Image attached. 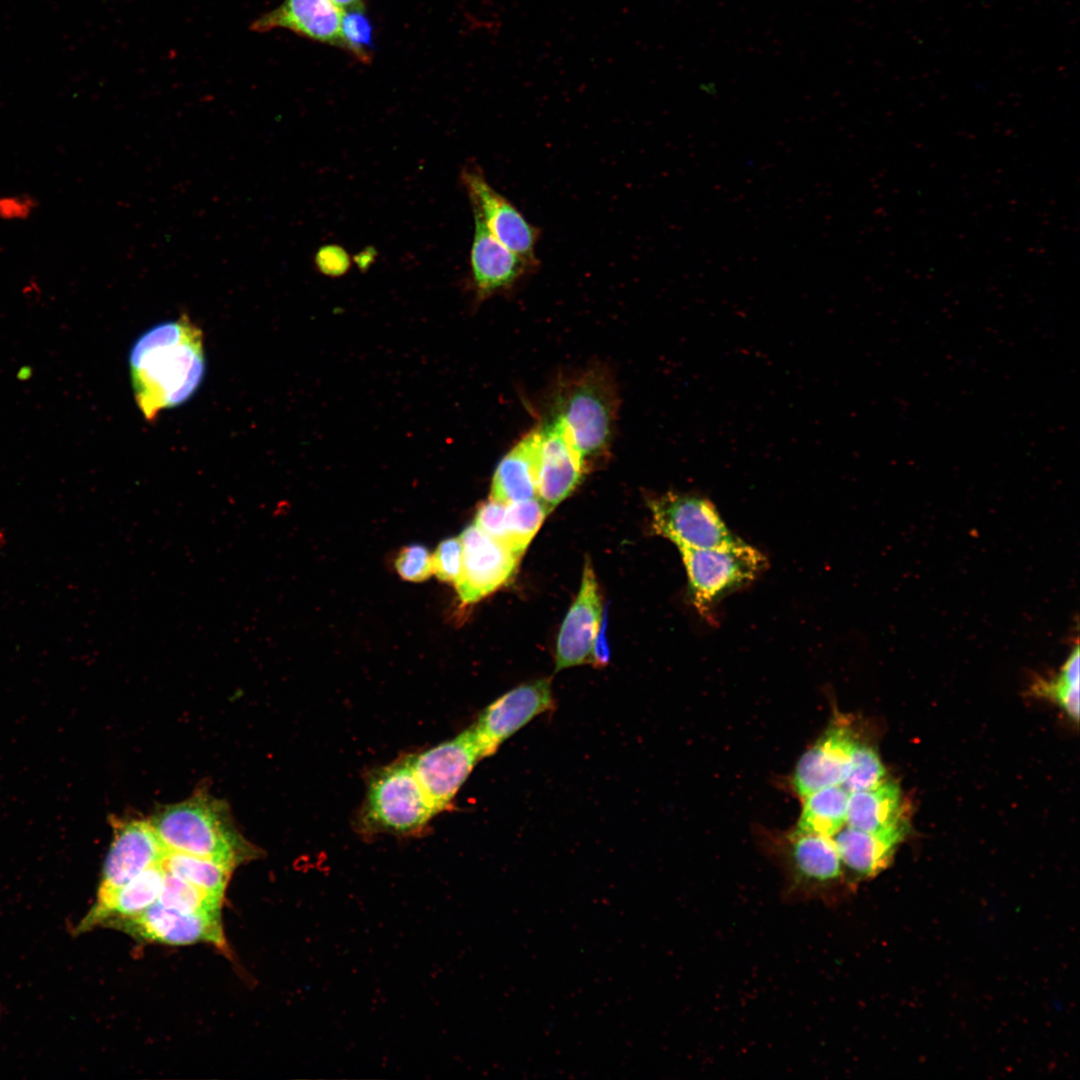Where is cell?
I'll return each mask as SVG.
<instances>
[{
	"label": "cell",
	"instance_id": "cell-20",
	"mask_svg": "<svg viewBox=\"0 0 1080 1080\" xmlns=\"http://www.w3.org/2000/svg\"><path fill=\"white\" fill-rule=\"evenodd\" d=\"M540 427L527 433L499 462L490 498L505 504L537 498Z\"/></svg>",
	"mask_w": 1080,
	"mask_h": 1080
},
{
	"label": "cell",
	"instance_id": "cell-34",
	"mask_svg": "<svg viewBox=\"0 0 1080 1080\" xmlns=\"http://www.w3.org/2000/svg\"><path fill=\"white\" fill-rule=\"evenodd\" d=\"M316 264L321 272L337 276L349 267V259L343 249L336 246L324 247L316 255Z\"/></svg>",
	"mask_w": 1080,
	"mask_h": 1080
},
{
	"label": "cell",
	"instance_id": "cell-27",
	"mask_svg": "<svg viewBox=\"0 0 1080 1080\" xmlns=\"http://www.w3.org/2000/svg\"><path fill=\"white\" fill-rule=\"evenodd\" d=\"M547 514L537 498L506 504L507 546L521 557Z\"/></svg>",
	"mask_w": 1080,
	"mask_h": 1080
},
{
	"label": "cell",
	"instance_id": "cell-11",
	"mask_svg": "<svg viewBox=\"0 0 1080 1080\" xmlns=\"http://www.w3.org/2000/svg\"><path fill=\"white\" fill-rule=\"evenodd\" d=\"M220 915L184 913L157 901L143 912L112 921L106 927L146 942L168 945L210 943L226 951Z\"/></svg>",
	"mask_w": 1080,
	"mask_h": 1080
},
{
	"label": "cell",
	"instance_id": "cell-15",
	"mask_svg": "<svg viewBox=\"0 0 1080 1080\" xmlns=\"http://www.w3.org/2000/svg\"><path fill=\"white\" fill-rule=\"evenodd\" d=\"M601 600L594 570L589 560L583 571L581 587L570 607L556 644L555 671L591 661L601 626Z\"/></svg>",
	"mask_w": 1080,
	"mask_h": 1080
},
{
	"label": "cell",
	"instance_id": "cell-6",
	"mask_svg": "<svg viewBox=\"0 0 1080 1080\" xmlns=\"http://www.w3.org/2000/svg\"><path fill=\"white\" fill-rule=\"evenodd\" d=\"M688 578L691 603L703 617L729 594L751 584L767 567V558L741 539L714 547L679 549Z\"/></svg>",
	"mask_w": 1080,
	"mask_h": 1080
},
{
	"label": "cell",
	"instance_id": "cell-24",
	"mask_svg": "<svg viewBox=\"0 0 1080 1080\" xmlns=\"http://www.w3.org/2000/svg\"><path fill=\"white\" fill-rule=\"evenodd\" d=\"M162 868L190 884L224 899L234 867L185 853L166 851Z\"/></svg>",
	"mask_w": 1080,
	"mask_h": 1080
},
{
	"label": "cell",
	"instance_id": "cell-13",
	"mask_svg": "<svg viewBox=\"0 0 1080 1080\" xmlns=\"http://www.w3.org/2000/svg\"><path fill=\"white\" fill-rule=\"evenodd\" d=\"M459 538L462 544V568L455 584L459 599L464 604H471L504 585L513 575L521 557L476 525L467 527Z\"/></svg>",
	"mask_w": 1080,
	"mask_h": 1080
},
{
	"label": "cell",
	"instance_id": "cell-2",
	"mask_svg": "<svg viewBox=\"0 0 1080 1080\" xmlns=\"http://www.w3.org/2000/svg\"><path fill=\"white\" fill-rule=\"evenodd\" d=\"M166 851L235 866L255 858V848L239 832L226 802L198 791L157 809L149 819Z\"/></svg>",
	"mask_w": 1080,
	"mask_h": 1080
},
{
	"label": "cell",
	"instance_id": "cell-21",
	"mask_svg": "<svg viewBox=\"0 0 1080 1080\" xmlns=\"http://www.w3.org/2000/svg\"><path fill=\"white\" fill-rule=\"evenodd\" d=\"M165 870L161 864L151 866L104 900L95 901L76 927V933L89 931L96 926L106 927L110 922L135 916L157 902Z\"/></svg>",
	"mask_w": 1080,
	"mask_h": 1080
},
{
	"label": "cell",
	"instance_id": "cell-9",
	"mask_svg": "<svg viewBox=\"0 0 1080 1080\" xmlns=\"http://www.w3.org/2000/svg\"><path fill=\"white\" fill-rule=\"evenodd\" d=\"M460 178L473 212L480 216L493 237L517 255L539 263L535 248L540 230L489 184L478 165L464 166Z\"/></svg>",
	"mask_w": 1080,
	"mask_h": 1080
},
{
	"label": "cell",
	"instance_id": "cell-16",
	"mask_svg": "<svg viewBox=\"0 0 1080 1080\" xmlns=\"http://www.w3.org/2000/svg\"><path fill=\"white\" fill-rule=\"evenodd\" d=\"M474 215V236L470 253L473 287L479 300L513 288L533 272L534 263L498 242L480 216Z\"/></svg>",
	"mask_w": 1080,
	"mask_h": 1080
},
{
	"label": "cell",
	"instance_id": "cell-7",
	"mask_svg": "<svg viewBox=\"0 0 1080 1080\" xmlns=\"http://www.w3.org/2000/svg\"><path fill=\"white\" fill-rule=\"evenodd\" d=\"M649 508L655 532L679 549L708 548L739 540L706 497L668 492L651 499Z\"/></svg>",
	"mask_w": 1080,
	"mask_h": 1080
},
{
	"label": "cell",
	"instance_id": "cell-8",
	"mask_svg": "<svg viewBox=\"0 0 1080 1080\" xmlns=\"http://www.w3.org/2000/svg\"><path fill=\"white\" fill-rule=\"evenodd\" d=\"M480 759L483 756L471 727L409 756L414 775L437 814L450 806Z\"/></svg>",
	"mask_w": 1080,
	"mask_h": 1080
},
{
	"label": "cell",
	"instance_id": "cell-32",
	"mask_svg": "<svg viewBox=\"0 0 1080 1080\" xmlns=\"http://www.w3.org/2000/svg\"><path fill=\"white\" fill-rule=\"evenodd\" d=\"M505 512V503L490 498L481 504L477 510L474 525L491 538L507 546Z\"/></svg>",
	"mask_w": 1080,
	"mask_h": 1080
},
{
	"label": "cell",
	"instance_id": "cell-18",
	"mask_svg": "<svg viewBox=\"0 0 1080 1080\" xmlns=\"http://www.w3.org/2000/svg\"><path fill=\"white\" fill-rule=\"evenodd\" d=\"M906 832L907 828H900L871 833L845 825L831 837L849 891L887 868Z\"/></svg>",
	"mask_w": 1080,
	"mask_h": 1080
},
{
	"label": "cell",
	"instance_id": "cell-12",
	"mask_svg": "<svg viewBox=\"0 0 1080 1080\" xmlns=\"http://www.w3.org/2000/svg\"><path fill=\"white\" fill-rule=\"evenodd\" d=\"M113 839L106 855L96 901L104 900L166 852L149 820L112 818Z\"/></svg>",
	"mask_w": 1080,
	"mask_h": 1080
},
{
	"label": "cell",
	"instance_id": "cell-23",
	"mask_svg": "<svg viewBox=\"0 0 1080 1080\" xmlns=\"http://www.w3.org/2000/svg\"><path fill=\"white\" fill-rule=\"evenodd\" d=\"M849 795L842 785H834L804 796L794 830L832 837L846 825Z\"/></svg>",
	"mask_w": 1080,
	"mask_h": 1080
},
{
	"label": "cell",
	"instance_id": "cell-14",
	"mask_svg": "<svg viewBox=\"0 0 1080 1080\" xmlns=\"http://www.w3.org/2000/svg\"><path fill=\"white\" fill-rule=\"evenodd\" d=\"M856 736L843 720H833L801 755L791 777V786L800 798L834 785H842L851 766Z\"/></svg>",
	"mask_w": 1080,
	"mask_h": 1080
},
{
	"label": "cell",
	"instance_id": "cell-30",
	"mask_svg": "<svg viewBox=\"0 0 1080 1080\" xmlns=\"http://www.w3.org/2000/svg\"><path fill=\"white\" fill-rule=\"evenodd\" d=\"M398 574L405 580L421 582L433 574L432 555L422 545L404 547L395 561Z\"/></svg>",
	"mask_w": 1080,
	"mask_h": 1080
},
{
	"label": "cell",
	"instance_id": "cell-28",
	"mask_svg": "<svg viewBox=\"0 0 1080 1080\" xmlns=\"http://www.w3.org/2000/svg\"><path fill=\"white\" fill-rule=\"evenodd\" d=\"M885 775V767L878 753L871 746L856 739L850 771L842 786L849 793L870 789L884 781Z\"/></svg>",
	"mask_w": 1080,
	"mask_h": 1080
},
{
	"label": "cell",
	"instance_id": "cell-33",
	"mask_svg": "<svg viewBox=\"0 0 1080 1080\" xmlns=\"http://www.w3.org/2000/svg\"><path fill=\"white\" fill-rule=\"evenodd\" d=\"M39 202L29 193L0 195V221L14 223L30 219L37 211Z\"/></svg>",
	"mask_w": 1080,
	"mask_h": 1080
},
{
	"label": "cell",
	"instance_id": "cell-5",
	"mask_svg": "<svg viewBox=\"0 0 1080 1080\" xmlns=\"http://www.w3.org/2000/svg\"><path fill=\"white\" fill-rule=\"evenodd\" d=\"M784 874V896L794 902L837 904L849 892L828 836L793 830L774 849Z\"/></svg>",
	"mask_w": 1080,
	"mask_h": 1080
},
{
	"label": "cell",
	"instance_id": "cell-19",
	"mask_svg": "<svg viewBox=\"0 0 1080 1080\" xmlns=\"http://www.w3.org/2000/svg\"><path fill=\"white\" fill-rule=\"evenodd\" d=\"M343 12L331 0H284L277 8L257 18L251 30L268 32L284 28L308 39L342 48Z\"/></svg>",
	"mask_w": 1080,
	"mask_h": 1080
},
{
	"label": "cell",
	"instance_id": "cell-10",
	"mask_svg": "<svg viewBox=\"0 0 1080 1080\" xmlns=\"http://www.w3.org/2000/svg\"><path fill=\"white\" fill-rule=\"evenodd\" d=\"M555 708L551 682L538 679L523 683L490 703L471 726L483 758L534 718Z\"/></svg>",
	"mask_w": 1080,
	"mask_h": 1080
},
{
	"label": "cell",
	"instance_id": "cell-22",
	"mask_svg": "<svg viewBox=\"0 0 1080 1080\" xmlns=\"http://www.w3.org/2000/svg\"><path fill=\"white\" fill-rule=\"evenodd\" d=\"M846 825L871 833L907 828L899 786L885 779L875 787L850 793Z\"/></svg>",
	"mask_w": 1080,
	"mask_h": 1080
},
{
	"label": "cell",
	"instance_id": "cell-26",
	"mask_svg": "<svg viewBox=\"0 0 1080 1080\" xmlns=\"http://www.w3.org/2000/svg\"><path fill=\"white\" fill-rule=\"evenodd\" d=\"M157 901L184 913L221 914L223 898L165 871L163 886Z\"/></svg>",
	"mask_w": 1080,
	"mask_h": 1080
},
{
	"label": "cell",
	"instance_id": "cell-29",
	"mask_svg": "<svg viewBox=\"0 0 1080 1080\" xmlns=\"http://www.w3.org/2000/svg\"><path fill=\"white\" fill-rule=\"evenodd\" d=\"M371 34V25L360 11V7L344 10L341 22L343 49L359 60L368 62Z\"/></svg>",
	"mask_w": 1080,
	"mask_h": 1080
},
{
	"label": "cell",
	"instance_id": "cell-35",
	"mask_svg": "<svg viewBox=\"0 0 1080 1080\" xmlns=\"http://www.w3.org/2000/svg\"><path fill=\"white\" fill-rule=\"evenodd\" d=\"M334 4L339 6L343 10L358 8L362 6L363 0H331Z\"/></svg>",
	"mask_w": 1080,
	"mask_h": 1080
},
{
	"label": "cell",
	"instance_id": "cell-25",
	"mask_svg": "<svg viewBox=\"0 0 1080 1080\" xmlns=\"http://www.w3.org/2000/svg\"><path fill=\"white\" fill-rule=\"evenodd\" d=\"M1079 645L1076 642L1057 675L1034 685L1037 694L1058 704L1074 721L1079 719Z\"/></svg>",
	"mask_w": 1080,
	"mask_h": 1080
},
{
	"label": "cell",
	"instance_id": "cell-1",
	"mask_svg": "<svg viewBox=\"0 0 1080 1080\" xmlns=\"http://www.w3.org/2000/svg\"><path fill=\"white\" fill-rule=\"evenodd\" d=\"M129 369L137 407L153 421L199 388L206 369L201 329L185 314L153 326L132 346Z\"/></svg>",
	"mask_w": 1080,
	"mask_h": 1080
},
{
	"label": "cell",
	"instance_id": "cell-4",
	"mask_svg": "<svg viewBox=\"0 0 1080 1080\" xmlns=\"http://www.w3.org/2000/svg\"><path fill=\"white\" fill-rule=\"evenodd\" d=\"M436 814L407 757L370 775L359 824L367 834L408 836L422 831Z\"/></svg>",
	"mask_w": 1080,
	"mask_h": 1080
},
{
	"label": "cell",
	"instance_id": "cell-31",
	"mask_svg": "<svg viewBox=\"0 0 1080 1080\" xmlns=\"http://www.w3.org/2000/svg\"><path fill=\"white\" fill-rule=\"evenodd\" d=\"M433 574L443 582L456 583L462 568L460 538L443 540L432 555Z\"/></svg>",
	"mask_w": 1080,
	"mask_h": 1080
},
{
	"label": "cell",
	"instance_id": "cell-3",
	"mask_svg": "<svg viewBox=\"0 0 1080 1080\" xmlns=\"http://www.w3.org/2000/svg\"><path fill=\"white\" fill-rule=\"evenodd\" d=\"M617 410L618 395L612 376L604 368L593 367L558 383L548 421L562 427L587 469L607 457Z\"/></svg>",
	"mask_w": 1080,
	"mask_h": 1080
},
{
	"label": "cell",
	"instance_id": "cell-17",
	"mask_svg": "<svg viewBox=\"0 0 1080 1080\" xmlns=\"http://www.w3.org/2000/svg\"><path fill=\"white\" fill-rule=\"evenodd\" d=\"M540 430L537 499L550 513L575 490L586 468L558 423L547 421Z\"/></svg>",
	"mask_w": 1080,
	"mask_h": 1080
}]
</instances>
